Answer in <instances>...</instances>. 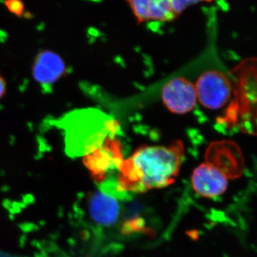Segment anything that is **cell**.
Segmentation results:
<instances>
[{
	"label": "cell",
	"mask_w": 257,
	"mask_h": 257,
	"mask_svg": "<svg viewBox=\"0 0 257 257\" xmlns=\"http://www.w3.org/2000/svg\"><path fill=\"white\" fill-rule=\"evenodd\" d=\"M64 132L65 152L70 157L85 156L101 146L108 135L116 136L120 128L117 120L98 109H77L57 120Z\"/></svg>",
	"instance_id": "cell-2"
},
{
	"label": "cell",
	"mask_w": 257,
	"mask_h": 257,
	"mask_svg": "<svg viewBox=\"0 0 257 257\" xmlns=\"http://www.w3.org/2000/svg\"><path fill=\"white\" fill-rule=\"evenodd\" d=\"M124 160L121 143L116 136L108 135L100 147L83 157V163L93 179L101 182L111 171L119 170Z\"/></svg>",
	"instance_id": "cell-5"
},
{
	"label": "cell",
	"mask_w": 257,
	"mask_h": 257,
	"mask_svg": "<svg viewBox=\"0 0 257 257\" xmlns=\"http://www.w3.org/2000/svg\"><path fill=\"white\" fill-rule=\"evenodd\" d=\"M5 5L7 9L15 16L22 17L25 13V7L23 2L18 1V0H10V1L5 2Z\"/></svg>",
	"instance_id": "cell-11"
},
{
	"label": "cell",
	"mask_w": 257,
	"mask_h": 257,
	"mask_svg": "<svg viewBox=\"0 0 257 257\" xmlns=\"http://www.w3.org/2000/svg\"><path fill=\"white\" fill-rule=\"evenodd\" d=\"M194 86L197 101L211 110L224 107L231 100L233 94L232 83L229 75L216 69L201 74Z\"/></svg>",
	"instance_id": "cell-3"
},
{
	"label": "cell",
	"mask_w": 257,
	"mask_h": 257,
	"mask_svg": "<svg viewBox=\"0 0 257 257\" xmlns=\"http://www.w3.org/2000/svg\"><path fill=\"white\" fill-rule=\"evenodd\" d=\"M228 184L227 172L215 162L207 159L193 172L192 188L201 197H219L226 192Z\"/></svg>",
	"instance_id": "cell-6"
},
{
	"label": "cell",
	"mask_w": 257,
	"mask_h": 257,
	"mask_svg": "<svg viewBox=\"0 0 257 257\" xmlns=\"http://www.w3.org/2000/svg\"><path fill=\"white\" fill-rule=\"evenodd\" d=\"M171 5H172V10L176 16L178 18L179 15L189 8L194 5L199 4V3H205L202 1H180V0H170Z\"/></svg>",
	"instance_id": "cell-10"
},
{
	"label": "cell",
	"mask_w": 257,
	"mask_h": 257,
	"mask_svg": "<svg viewBox=\"0 0 257 257\" xmlns=\"http://www.w3.org/2000/svg\"><path fill=\"white\" fill-rule=\"evenodd\" d=\"M138 24L146 22H170L177 18L170 0H130L127 1Z\"/></svg>",
	"instance_id": "cell-9"
},
{
	"label": "cell",
	"mask_w": 257,
	"mask_h": 257,
	"mask_svg": "<svg viewBox=\"0 0 257 257\" xmlns=\"http://www.w3.org/2000/svg\"><path fill=\"white\" fill-rule=\"evenodd\" d=\"M7 82L4 77L0 74V99H3L7 93Z\"/></svg>",
	"instance_id": "cell-12"
},
{
	"label": "cell",
	"mask_w": 257,
	"mask_h": 257,
	"mask_svg": "<svg viewBox=\"0 0 257 257\" xmlns=\"http://www.w3.org/2000/svg\"><path fill=\"white\" fill-rule=\"evenodd\" d=\"M67 73V67L63 59L53 51H40L34 59L32 77L46 92L51 91L52 87Z\"/></svg>",
	"instance_id": "cell-8"
},
{
	"label": "cell",
	"mask_w": 257,
	"mask_h": 257,
	"mask_svg": "<svg viewBox=\"0 0 257 257\" xmlns=\"http://www.w3.org/2000/svg\"><path fill=\"white\" fill-rule=\"evenodd\" d=\"M184 159V143L180 140L167 146L139 147L120 166L116 187L126 193L165 188L175 182Z\"/></svg>",
	"instance_id": "cell-1"
},
{
	"label": "cell",
	"mask_w": 257,
	"mask_h": 257,
	"mask_svg": "<svg viewBox=\"0 0 257 257\" xmlns=\"http://www.w3.org/2000/svg\"><path fill=\"white\" fill-rule=\"evenodd\" d=\"M162 100L165 107L173 114L190 112L197 102L195 86L184 77L172 79L162 88Z\"/></svg>",
	"instance_id": "cell-7"
},
{
	"label": "cell",
	"mask_w": 257,
	"mask_h": 257,
	"mask_svg": "<svg viewBox=\"0 0 257 257\" xmlns=\"http://www.w3.org/2000/svg\"><path fill=\"white\" fill-rule=\"evenodd\" d=\"M99 189L93 192L88 200V212L92 220L101 226H113L117 222L121 214V205L118 194L123 192L115 183L102 182Z\"/></svg>",
	"instance_id": "cell-4"
}]
</instances>
